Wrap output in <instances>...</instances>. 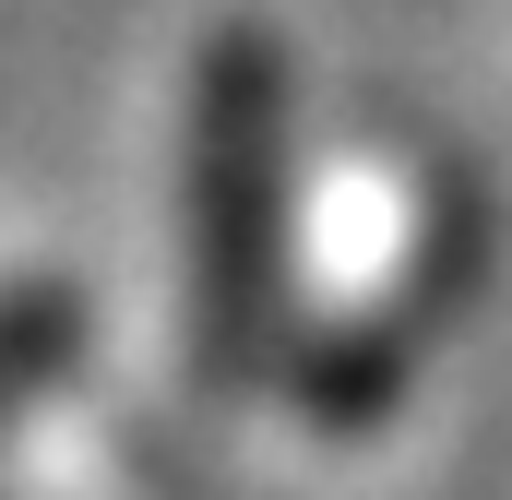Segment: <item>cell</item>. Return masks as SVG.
Returning a JSON list of instances; mask_svg holds the SVG:
<instances>
[{
	"mask_svg": "<svg viewBox=\"0 0 512 500\" xmlns=\"http://www.w3.org/2000/svg\"><path fill=\"white\" fill-rule=\"evenodd\" d=\"M72 346H84V298H72V274H24V286H0V417H24L48 381L72 370Z\"/></svg>",
	"mask_w": 512,
	"mask_h": 500,
	"instance_id": "obj_2",
	"label": "cell"
},
{
	"mask_svg": "<svg viewBox=\"0 0 512 500\" xmlns=\"http://www.w3.org/2000/svg\"><path fill=\"white\" fill-rule=\"evenodd\" d=\"M286 322V48L215 24L191 72V370L251 393Z\"/></svg>",
	"mask_w": 512,
	"mask_h": 500,
	"instance_id": "obj_1",
	"label": "cell"
}]
</instances>
